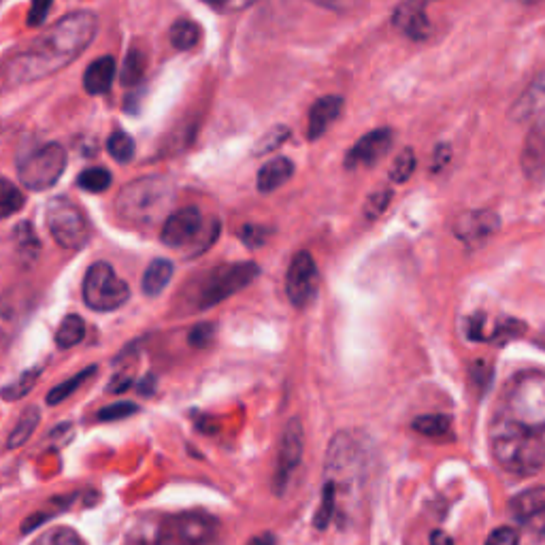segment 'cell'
Wrapping results in <instances>:
<instances>
[{"instance_id":"cell-1","label":"cell","mask_w":545,"mask_h":545,"mask_svg":"<svg viewBox=\"0 0 545 545\" xmlns=\"http://www.w3.org/2000/svg\"><path fill=\"white\" fill-rule=\"evenodd\" d=\"M96 32L98 20L94 13L75 11L64 15L24 54L13 58L7 71L9 79L13 84H28L62 71L86 52L96 39Z\"/></svg>"},{"instance_id":"cell-2","label":"cell","mask_w":545,"mask_h":545,"mask_svg":"<svg viewBox=\"0 0 545 545\" xmlns=\"http://www.w3.org/2000/svg\"><path fill=\"white\" fill-rule=\"evenodd\" d=\"M499 420L526 433L545 431V373L522 371L509 379L501 394Z\"/></svg>"},{"instance_id":"cell-3","label":"cell","mask_w":545,"mask_h":545,"mask_svg":"<svg viewBox=\"0 0 545 545\" xmlns=\"http://www.w3.org/2000/svg\"><path fill=\"white\" fill-rule=\"evenodd\" d=\"M173 203V184L167 177L150 175L130 181L115 201L118 216L132 226H154ZM167 220V218H164Z\"/></svg>"},{"instance_id":"cell-4","label":"cell","mask_w":545,"mask_h":545,"mask_svg":"<svg viewBox=\"0 0 545 545\" xmlns=\"http://www.w3.org/2000/svg\"><path fill=\"white\" fill-rule=\"evenodd\" d=\"M492 456L499 465L516 475H533L545 465V439L526 433L497 418L490 431Z\"/></svg>"},{"instance_id":"cell-5","label":"cell","mask_w":545,"mask_h":545,"mask_svg":"<svg viewBox=\"0 0 545 545\" xmlns=\"http://www.w3.org/2000/svg\"><path fill=\"white\" fill-rule=\"evenodd\" d=\"M367 467L369 456L358 439H354L350 433H339L333 437L326 452V482L337 488V494L341 490L345 497H350L354 490L365 486Z\"/></svg>"},{"instance_id":"cell-6","label":"cell","mask_w":545,"mask_h":545,"mask_svg":"<svg viewBox=\"0 0 545 545\" xmlns=\"http://www.w3.org/2000/svg\"><path fill=\"white\" fill-rule=\"evenodd\" d=\"M47 228L64 250H81L90 241V222L71 198L56 196L47 203Z\"/></svg>"},{"instance_id":"cell-7","label":"cell","mask_w":545,"mask_h":545,"mask_svg":"<svg viewBox=\"0 0 545 545\" xmlns=\"http://www.w3.org/2000/svg\"><path fill=\"white\" fill-rule=\"evenodd\" d=\"M66 169V152L58 143H47L32 150L18 162V177L22 186L35 192H43L58 184Z\"/></svg>"},{"instance_id":"cell-8","label":"cell","mask_w":545,"mask_h":545,"mask_svg":"<svg viewBox=\"0 0 545 545\" xmlns=\"http://www.w3.org/2000/svg\"><path fill=\"white\" fill-rule=\"evenodd\" d=\"M84 303L94 311H115L130 299V288L109 262H94L84 277Z\"/></svg>"},{"instance_id":"cell-9","label":"cell","mask_w":545,"mask_h":545,"mask_svg":"<svg viewBox=\"0 0 545 545\" xmlns=\"http://www.w3.org/2000/svg\"><path fill=\"white\" fill-rule=\"evenodd\" d=\"M260 275L256 262H235L209 273L205 284L198 292V309H211L224 303L230 296L250 286Z\"/></svg>"},{"instance_id":"cell-10","label":"cell","mask_w":545,"mask_h":545,"mask_svg":"<svg viewBox=\"0 0 545 545\" xmlns=\"http://www.w3.org/2000/svg\"><path fill=\"white\" fill-rule=\"evenodd\" d=\"M305 450V433H303V422L299 418H290L284 426L282 443H279V454H277V467H275V490L282 494L290 482L292 473L299 469L303 460Z\"/></svg>"},{"instance_id":"cell-11","label":"cell","mask_w":545,"mask_h":545,"mask_svg":"<svg viewBox=\"0 0 545 545\" xmlns=\"http://www.w3.org/2000/svg\"><path fill=\"white\" fill-rule=\"evenodd\" d=\"M286 292L294 307H307L318 294V267L309 252L294 254L286 275Z\"/></svg>"},{"instance_id":"cell-12","label":"cell","mask_w":545,"mask_h":545,"mask_svg":"<svg viewBox=\"0 0 545 545\" xmlns=\"http://www.w3.org/2000/svg\"><path fill=\"white\" fill-rule=\"evenodd\" d=\"M203 235V216L196 207H184L164 220L162 224V243L175 247H186L194 243L198 237Z\"/></svg>"},{"instance_id":"cell-13","label":"cell","mask_w":545,"mask_h":545,"mask_svg":"<svg viewBox=\"0 0 545 545\" xmlns=\"http://www.w3.org/2000/svg\"><path fill=\"white\" fill-rule=\"evenodd\" d=\"M394 143V135L390 128H377L367 132L365 137L358 139V143L352 147L345 156V167L348 169H360V167H373L382 160Z\"/></svg>"},{"instance_id":"cell-14","label":"cell","mask_w":545,"mask_h":545,"mask_svg":"<svg viewBox=\"0 0 545 545\" xmlns=\"http://www.w3.org/2000/svg\"><path fill=\"white\" fill-rule=\"evenodd\" d=\"M431 3L433 0H405L403 5L394 9L392 15L394 28L411 41H424L431 37L433 26L426 15V7Z\"/></svg>"},{"instance_id":"cell-15","label":"cell","mask_w":545,"mask_h":545,"mask_svg":"<svg viewBox=\"0 0 545 545\" xmlns=\"http://www.w3.org/2000/svg\"><path fill=\"white\" fill-rule=\"evenodd\" d=\"M501 220L492 211H465L454 220V235L467 245H480L497 233Z\"/></svg>"},{"instance_id":"cell-16","label":"cell","mask_w":545,"mask_h":545,"mask_svg":"<svg viewBox=\"0 0 545 545\" xmlns=\"http://www.w3.org/2000/svg\"><path fill=\"white\" fill-rule=\"evenodd\" d=\"M167 522L171 531L190 545H207L218 533V522L203 514H181Z\"/></svg>"},{"instance_id":"cell-17","label":"cell","mask_w":545,"mask_h":545,"mask_svg":"<svg viewBox=\"0 0 545 545\" xmlns=\"http://www.w3.org/2000/svg\"><path fill=\"white\" fill-rule=\"evenodd\" d=\"M522 169L528 177H545V111L535 120L522 147Z\"/></svg>"},{"instance_id":"cell-18","label":"cell","mask_w":545,"mask_h":545,"mask_svg":"<svg viewBox=\"0 0 545 545\" xmlns=\"http://www.w3.org/2000/svg\"><path fill=\"white\" fill-rule=\"evenodd\" d=\"M343 111V98L341 96H324L320 101L313 103L309 109V122H307V137L309 141L320 139L324 132L335 124Z\"/></svg>"},{"instance_id":"cell-19","label":"cell","mask_w":545,"mask_h":545,"mask_svg":"<svg viewBox=\"0 0 545 545\" xmlns=\"http://www.w3.org/2000/svg\"><path fill=\"white\" fill-rule=\"evenodd\" d=\"M26 318L24 301L18 296L5 294L0 296V352H5L13 343L18 330L22 328V322Z\"/></svg>"},{"instance_id":"cell-20","label":"cell","mask_w":545,"mask_h":545,"mask_svg":"<svg viewBox=\"0 0 545 545\" xmlns=\"http://www.w3.org/2000/svg\"><path fill=\"white\" fill-rule=\"evenodd\" d=\"M126 545H190L184 539H179L167 520L143 522L130 533Z\"/></svg>"},{"instance_id":"cell-21","label":"cell","mask_w":545,"mask_h":545,"mask_svg":"<svg viewBox=\"0 0 545 545\" xmlns=\"http://www.w3.org/2000/svg\"><path fill=\"white\" fill-rule=\"evenodd\" d=\"M545 111V77L528 88L516 105L511 107L509 118L514 122H528V120H537L539 115Z\"/></svg>"},{"instance_id":"cell-22","label":"cell","mask_w":545,"mask_h":545,"mask_svg":"<svg viewBox=\"0 0 545 545\" xmlns=\"http://www.w3.org/2000/svg\"><path fill=\"white\" fill-rule=\"evenodd\" d=\"M115 71H118L115 58L103 56V58L94 60L84 73V90L92 96L107 94L111 90L113 79H115Z\"/></svg>"},{"instance_id":"cell-23","label":"cell","mask_w":545,"mask_h":545,"mask_svg":"<svg viewBox=\"0 0 545 545\" xmlns=\"http://www.w3.org/2000/svg\"><path fill=\"white\" fill-rule=\"evenodd\" d=\"M294 175V162L290 158L277 156L273 160H269L258 173V190L262 194L275 192L277 188H282L284 184L292 179Z\"/></svg>"},{"instance_id":"cell-24","label":"cell","mask_w":545,"mask_h":545,"mask_svg":"<svg viewBox=\"0 0 545 545\" xmlns=\"http://www.w3.org/2000/svg\"><path fill=\"white\" fill-rule=\"evenodd\" d=\"M545 509V486H537L531 490L520 492L518 497L511 499L509 503V514L516 522L524 524L526 520H531L533 516L541 514Z\"/></svg>"},{"instance_id":"cell-25","label":"cell","mask_w":545,"mask_h":545,"mask_svg":"<svg viewBox=\"0 0 545 545\" xmlns=\"http://www.w3.org/2000/svg\"><path fill=\"white\" fill-rule=\"evenodd\" d=\"M173 273H175V267H173L171 260H167V258L154 260L143 275V292L154 299V296H158L164 288L169 286Z\"/></svg>"},{"instance_id":"cell-26","label":"cell","mask_w":545,"mask_h":545,"mask_svg":"<svg viewBox=\"0 0 545 545\" xmlns=\"http://www.w3.org/2000/svg\"><path fill=\"white\" fill-rule=\"evenodd\" d=\"M84 337H86V322L81 320L77 313H69L56 330V343L60 350L75 348L77 343L84 341Z\"/></svg>"},{"instance_id":"cell-27","label":"cell","mask_w":545,"mask_h":545,"mask_svg":"<svg viewBox=\"0 0 545 545\" xmlns=\"http://www.w3.org/2000/svg\"><path fill=\"white\" fill-rule=\"evenodd\" d=\"M39 409L37 407H28L22 411V416L18 420V424H15V428L9 435V441H7V448H20V445H24L30 435H35V428L39 426Z\"/></svg>"},{"instance_id":"cell-28","label":"cell","mask_w":545,"mask_h":545,"mask_svg":"<svg viewBox=\"0 0 545 545\" xmlns=\"http://www.w3.org/2000/svg\"><path fill=\"white\" fill-rule=\"evenodd\" d=\"M26 203L24 192L9 179L0 177V220L15 216Z\"/></svg>"},{"instance_id":"cell-29","label":"cell","mask_w":545,"mask_h":545,"mask_svg":"<svg viewBox=\"0 0 545 545\" xmlns=\"http://www.w3.org/2000/svg\"><path fill=\"white\" fill-rule=\"evenodd\" d=\"M169 37L175 49L188 52V49L196 47V43L201 41V28H198V24H194L192 20H177L171 26Z\"/></svg>"},{"instance_id":"cell-30","label":"cell","mask_w":545,"mask_h":545,"mask_svg":"<svg viewBox=\"0 0 545 545\" xmlns=\"http://www.w3.org/2000/svg\"><path fill=\"white\" fill-rule=\"evenodd\" d=\"M111 173L103 167H92V169H86V171H81L79 177H77V186L81 190H86V192H92V194H101L105 190H109L111 186Z\"/></svg>"},{"instance_id":"cell-31","label":"cell","mask_w":545,"mask_h":545,"mask_svg":"<svg viewBox=\"0 0 545 545\" xmlns=\"http://www.w3.org/2000/svg\"><path fill=\"white\" fill-rule=\"evenodd\" d=\"M414 431L424 435V437H443L450 433L452 428V420L450 416H443V414H428V416H420L414 420Z\"/></svg>"},{"instance_id":"cell-32","label":"cell","mask_w":545,"mask_h":545,"mask_svg":"<svg viewBox=\"0 0 545 545\" xmlns=\"http://www.w3.org/2000/svg\"><path fill=\"white\" fill-rule=\"evenodd\" d=\"M94 373H96V367H88L86 371H81V373H77L75 377L66 379V382H62L60 386H56L52 392L47 394V403H49V405H60L62 401L69 399V396H71L75 390H79L81 384L88 382V379H90Z\"/></svg>"},{"instance_id":"cell-33","label":"cell","mask_w":545,"mask_h":545,"mask_svg":"<svg viewBox=\"0 0 545 545\" xmlns=\"http://www.w3.org/2000/svg\"><path fill=\"white\" fill-rule=\"evenodd\" d=\"M107 150L115 162L126 164L132 160V156H135V143H132V139L126 135L124 130H118L109 137Z\"/></svg>"},{"instance_id":"cell-34","label":"cell","mask_w":545,"mask_h":545,"mask_svg":"<svg viewBox=\"0 0 545 545\" xmlns=\"http://www.w3.org/2000/svg\"><path fill=\"white\" fill-rule=\"evenodd\" d=\"M335 509H337V488L330 484V482H324V490H322V505L320 509L316 511V520H313V524H316L318 528H324L333 522V516H335Z\"/></svg>"},{"instance_id":"cell-35","label":"cell","mask_w":545,"mask_h":545,"mask_svg":"<svg viewBox=\"0 0 545 545\" xmlns=\"http://www.w3.org/2000/svg\"><path fill=\"white\" fill-rule=\"evenodd\" d=\"M416 171V154L411 147H405V150L396 156L390 167V179L394 184H405V181L414 175Z\"/></svg>"},{"instance_id":"cell-36","label":"cell","mask_w":545,"mask_h":545,"mask_svg":"<svg viewBox=\"0 0 545 545\" xmlns=\"http://www.w3.org/2000/svg\"><path fill=\"white\" fill-rule=\"evenodd\" d=\"M39 375H41V369H30V371L22 373L20 379H15V382L9 384L0 394H3L5 401H18V399H22V396H26L32 388H35Z\"/></svg>"},{"instance_id":"cell-37","label":"cell","mask_w":545,"mask_h":545,"mask_svg":"<svg viewBox=\"0 0 545 545\" xmlns=\"http://www.w3.org/2000/svg\"><path fill=\"white\" fill-rule=\"evenodd\" d=\"M143 73H145V56L141 52H137V49H132V52L126 58V62H124L122 84L124 86H137L139 81L143 79Z\"/></svg>"},{"instance_id":"cell-38","label":"cell","mask_w":545,"mask_h":545,"mask_svg":"<svg viewBox=\"0 0 545 545\" xmlns=\"http://www.w3.org/2000/svg\"><path fill=\"white\" fill-rule=\"evenodd\" d=\"M15 239H18V250L22 256H26L28 260H32L37 256L39 252V239L35 235V230H32V226L28 222L20 224L18 228H15Z\"/></svg>"},{"instance_id":"cell-39","label":"cell","mask_w":545,"mask_h":545,"mask_svg":"<svg viewBox=\"0 0 545 545\" xmlns=\"http://www.w3.org/2000/svg\"><path fill=\"white\" fill-rule=\"evenodd\" d=\"M32 545H84V543H81V539L77 537L75 531H71V528L60 526L41 535Z\"/></svg>"},{"instance_id":"cell-40","label":"cell","mask_w":545,"mask_h":545,"mask_svg":"<svg viewBox=\"0 0 545 545\" xmlns=\"http://www.w3.org/2000/svg\"><path fill=\"white\" fill-rule=\"evenodd\" d=\"M139 407L135 403H128V401H118V403H111L107 407H103L101 411H98V420L101 422H115V420H124L132 414H137Z\"/></svg>"},{"instance_id":"cell-41","label":"cell","mask_w":545,"mask_h":545,"mask_svg":"<svg viewBox=\"0 0 545 545\" xmlns=\"http://www.w3.org/2000/svg\"><path fill=\"white\" fill-rule=\"evenodd\" d=\"M390 201H392V190H377V192H373L367 198V203H365V216L369 220H377L388 209Z\"/></svg>"},{"instance_id":"cell-42","label":"cell","mask_w":545,"mask_h":545,"mask_svg":"<svg viewBox=\"0 0 545 545\" xmlns=\"http://www.w3.org/2000/svg\"><path fill=\"white\" fill-rule=\"evenodd\" d=\"M290 137V128L288 126H275L264 135L256 147V152H273L277 147H282Z\"/></svg>"},{"instance_id":"cell-43","label":"cell","mask_w":545,"mask_h":545,"mask_svg":"<svg viewBox=\"0 0 545 545\" xmlns=\"http://www.w3.org/2000/svg\"><path fill=\"white\" fill-rule=\"evenodd\" d=\"M484 545H520V535H518L516 528L499 526L488 535Z\"/></svg>"},{"instance_id":"cell-44","label":"cell","mask_w":545,"mask_h":545,"mask_svg":"<svg viewBox=\"0 0 545 545\" xmlns=\"http://www.w3.org/2000/svg\"><path fill=\"white\" fill-rule=\"evenodd\" d=\"M213 335H216V326L213 324H196L190 333V345H194V348H207L213 341Z\"/></svg>"},{"instance_id":"cell-45","label":"cell","mask_w":545,"mask_h":545,"mask_svg":"<svg viewBox=\"0 0 545 545\" xmlns=\"http://www.w3.org/2000/svg\"><path fill=\"white\" fill-rule=\"evenodd\" d=\"M54 0H32L30 3V13H28V24L30 26H41L47 18L49 9H52Z\"/></svg>"},{"instance_id":"cell-46","label":"cell","mask_w":545,"mask_h":545,"mask_svg":"<svg viewBox=\"0 0 545 545\" xmlns=\"http://www.w3.org/2000/svg\"><path fill=\"white\" fill-rule=\"evenodd\" d=\"M241 239L250 247H258L267 241V230L258 228V226H245L243 233H241Z\"/></svg>"},{"instance_id":"cell-47","label":"cell","mask_w":545,"mask_h":545,"mask_svg":"<svg viewBox=\"0 0 545 545\" xmlns=\"http://www.w3.org/2000/svg\"><path fill=\"white\" fill-rule=\"evenodd\" d=\"M452 160V150L448 145H437V150H435V156H433V167L431 171L433 173H439L443 171L445 167H448V162Z\"/></svg>"},{"instance_id":"cell-48","label":"cell","mask_w":545,"mask_h":545,"mask_svg":"<svg viewBox=\"0 0 545 545\" xmlns=\"http://www.w3.org/2000/svg\"><path fill=\"white\" fill-rule=\"evenodd\" d=\"M524 526H526V531H528V533H533L535 537L545 535V509L541 511V514L533 516L531 520H526Z\"/></svg>"},{"instance_id":"cell-49","label":"cell","mask_w":545,"mask_h":545,"mask_svg":"<svg viewBox=\"0 0 545 545\" xmlns=\"http://www.w3.org/2000/svg\"><path fill=\"white\" fill-rule=\"evenodd\" d=\"M256 3H258V0H226L224 9H226V11H243V9L252 7V5H256Z\"/></svg>"},{"instance_id":"cell-50","label":"cell","mask_w":545,"mask_h":545,"mask_svg":"<svg viewBox=\"0 0 545 545\" xmlns=\"http://www.w3.org/2000/svg\"><path fill=\"white\" fill-rule=\"evenodd\" d=\"M431 545H456V543L452 541V537H448L443 531H435L431 535Z\"/></svg>"},{"instance_id":"cell-51","label":"cell","mask_w":545,"mask_h":545,"mask_svg":"<svg viewBox=\"0 0 545 545\" xmlns=\"http://www.w3.org/2000/svg\"><path fill=\"white\" fill-rule=\"evenodd\" d=\"M247 545H275V537L271 533H264V535H256L250 543Z\"/></svg>"},{"instance_id":"cell-52","label":"cell","mask_w":545,"mask_h":545,"mask_svg":"<svg viewBox=\"0 0 545 545\" xmlns=\"http://www.w3.org/2000/svg\"><path fill=\"white\" fill-rule=\"evenodd\" d=\"M203 3H207V5H218V7H224L226 0H203Z\"/></svg>"},{"instance_id":"cell-53","label":"cell","mask_w":545,"mask_h":545,"mask_svg":"<svg viewBox=\"0 0 545 545\" xmlns=\"http://www.w3.org/2000/svg\"><path fill=\"white\" fill-rule=\"evenodd\" d=\"M531 545H545V535H539V537H535V541H533Z\"/></svg>"},{"instance_id":"cell-54","label":"cell","mask_w":545,"mask_h":545,"mask_svg":"<svg viewBox=\"0 0 545 545\" xmlns=\"http://www.w3.org/2000/svg\"><path fill=\"white\" fill-rule=\"evenodd\" d=\"M518 3H522V5H535V3H541V0H518Z\"/></svg>"},{"instance_id":"cell-55","label":"cell","mask_w":545,"mask_h":545,"mask_svg":"<svg viewBox=\"0 0 545 545\" xmlns=\"http://www.w3.org/2000/svg\"><path fill=\"white\" fill-rule=\"evenodd\" d=\"M318 3H337V0H318Z\"/></svg>"},{"instance_id":"cell-56","label":"cell","mask_w":545,"mask_h":545,"mask_svg":"<svg viewBox=\"0 0 545 545\" xmlns=\"http://www.w3.org/2000/svg\"><path fill=\"white\" fill-rule=\"evenodd\" d=\"M543 345H545V341H543Z\"/></svg>"}]
</instances>
